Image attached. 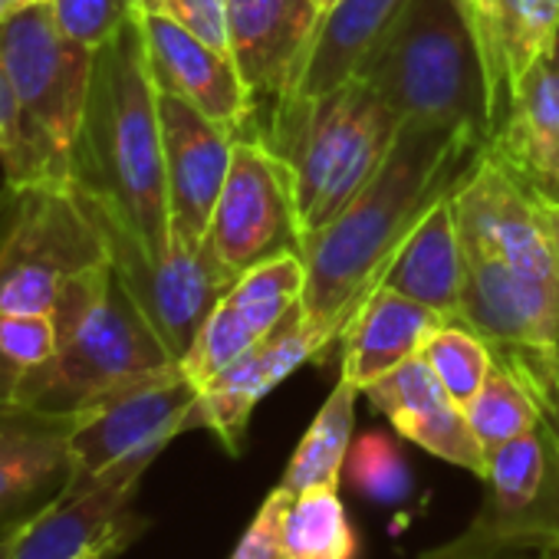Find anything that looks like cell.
<instances>
[{
    "mask_svg": "<svg viewBox=\"0 0 559 559\" xmlns=\"http://www.w3.org/2000/svg\"><path fill=\"white\" fill-rule=\"evenodd\" d=\"M162 158L171 234L188 243H204L214 204L227 181L237 135L207 119L188 99L158 90Z\"/></svg>",
    "mask_w": 559,
    "mask_h": 559,
    "instance_id": "e0dca14e",
    "label": "cell"
},
{
    "mask_svg": "<svg viewBox=\"0 0 559 559\" xmlns=\"http://www.w3.org/2000/svg\"><path fill=\"white\" fill-rule=\"evenodd\" d=\"M290 500L294 490L276 484V490H270V497L260 503L257 516L237 539L230 559H284V516Z\"/></svg>",
    "mask_w": 559,
    "mask_h": 559,
    "instance_id": "d590c367",
    "label": "cell"
},
{
    "mask_svg": "<svg viewBox=\"0 0 559 559\" xmlns=\"http://www.w3.org/2000/svg\"><path fill=\"white\" fill-rule=\"evenodd\" d=\"M204 243L234 273L287 250L304 253L287 165L260 139L240 135L234 142L227 181L214 204Z\"/></svg>",
    "mask_w": 559,
    "mask_h": 559,
    "instance_id": "7c38bea8",
    "label": "cell"
},
{
    "mask_svg": "<svg viewBox=\"0 0 559 559\" xmlns=\"http://www.w3.org/2000/svg\"><path fill=\"white\" fill-rule=\"evenodd\" d=\"M546 63L559 73V27H556V37H552V47H549V60Z\"/></svg>",
    "mask_w": 559,
    "mask_h": 559,
    "instance_id": "ab89813d",
    "label": "cell"
},
{
    "mask_svg": "<svg viewBox=\"0 0 559 559\" xmlns=\"http://www.w3.org/2000/svg\"><path fill=\"white\" fill-rule=\"evenodd\" d=\"M464 276H467L464 240L457 230L454 204L451 198H444L402 240V247L382 270L376 290L379 287L395 290L408 300L438 310L448 320H457Z\"/></svg>",
    "mask_w": 559,
    "mask_h": 559,
    "instance_id": "d4e9b609",
    "label": "cell"
},
{
    "mask_svg": "<svg viewBox=\"0 0 559 559\" xmlns=\"http://www.w3.org/2000/svg\"><path fill=\"white\" fill-rule=\"evenodd\" d=\"M451 323L438 310L395 290H372L343 330V379L366 392L372 382L425 353V343Z\"/></svg>",
    "mask_w": 559,
    "mask_h": 559,
    "instance_id": "cb8c5ba5",
    "label": "cell"
},
{
    "mask_svg": "<svg viewBox=\"0 0 559 559\" xmlns=\"http://www.w3.org/2000/svg\"><path fill=\"white\" fill-rule=\"evenodd\" d=\"M330 346L333 340L313 323H307L304 307H297L266 340L250 346L243 356H237L198 389L188 431L207 428L230 454H237L260 399H266L287 376L323 356Z\"/></svg>",
    "mask_w": 559,
    "mask_h": 559,
    "instance_id": "9a60e30c",
    "label": "cell"
},
{
    "mask_svg": "<svg viewBox=\"0 0 559 559\" xmlns=\"http://www.w3.org/2000/svg\"><path fill=\"white\" fill-rule=\"evenodd\" d=\"M408 4L412 0H336V4L320 17L317 37L307 50L294 96H290L284 116H280L273 135L263 142L270 152L284 145L294 122L317 99L353 83L366 70V63L382 47V40L392 34V27L399 24V17L405 14Z\"/></svg>",
    "mask_w": 559,
    "mask_h": 559,
    "instance_id": "ffe728a7",
    "label": "cell"
},
{
    "mask_svg": "<svg viewBox=\"0 0 559 559\" xmlns=\"http://www.w3.org/2000/svg\"><path fill=\"white\" fill-rule=\"evenodd\" d=\"M539 559H559V549H552V552H546V556H539Z\"/></svg>",
    "mask_w": 559,
    "mask_h": 559,
    "instance_id": "7bdbcfd3",
    "label": "cell"
},
{
    "mask_svg": "<svg viewBox=\"0 0 559 559\" xmlns=\"http://www.w3.org/2000/svg\"><path fill=\"white\" fill-rule=\"evenodd\" d=\"M0 53L37 152L57 181H73V145L93 86L96 50L67 40L50 8L37 4L0 21Z\"/></svg>",
    "mask_w": 559,
    "mask_h": 559,
    "instance_id": "9c48e42d",
    "label": "cell"
},
{
    "mask_svg": "<svg viewBox=\"0 0 559 559\" xmlns=\"http://www.w3.org/2000/svg\"><path fill=\"white\" fill-rule=\"evenodd\" d=\"M530 191V188H526ZM533 204H536V214L543 221V234H546V247H549V257H552V266L559 273V201L556 198H546V194H536L530 191Z\"/></svg>",
    "mask_w": 559,
    "mask_h": 559,
    "instance_id": "74e56055",
    "label": "cell"
},
{
    "mask_svg": "<svg viewBox=\"0 0 559 559\" xmlns=\"http://www.w3.org/2000/svg\"><path fill=\"white\" fill-rule=\"evenodd\" d=\"M304 294L307 260L300 250L276 253L243 270L204 320L188 356L178 362L181 372L201 389L224 366H230L250 346L266 340L297 307H304Z\"/></svg>",
    "mask_w": 559,
    "mask_h": 559,
    "instance_id": "5bb4252c",
    "label": "cell"
},
{
    "mask_svg": "<svg viewBox=\"0 0 559 559\" xmlns=\"http://www.w3.org/2000/svg\"><path fill=\"white\" fill-rule=\"evenodd\" d=\"M0 168H4L8 185H27V181H57L44 155L37 152L21 99L14 93L4 53H0Z\"/></svg>",
    "mask_w": 559,
    "mask_h": 559,
    "instance_id": "d6a6232c",
    "label": "cell"
},
{
    "mask_svg": "<svg viewBox=\"0 0 559 559\" xmlns=\"http://www.w3.org/2000/svg\"><path fill=\"white\" fill-rule=\"evenodd\" d=\"M80 201L106 243V257L119 284L162 336L171 359L181 362L194 346L204 320L240 273L224 266L207 243H188L175 234L165 250H152L93 194L80 191Z\"/></svg>",
    "mask_w": 559,
    "mask_h": 559,
    "instance_id": "52a82bcc",
    "label": "cell"
},
{
    "mask_svg": "<svg viewBox=\"0 0 559 559\" xmlns=\"http://www.w3.org/2000/svg\"><path fill=\"white\" fill-rule=\"evenodd\" d=\"M106 260V243L73 181H4L0 310L50 317L73 280Z\"/></svg>",
    "mask_w": 559,
    "mask_h": 559,
    "instance_id": "5b68a950",
    "label": "cell"
},
{
    "mask_svg": "<svg viewBox=\"0 0 559 559\" xmlns=\"http://www.w3.org/2000/svg\"><path fill=\"white\" fill-rule=\"evenodd\" d=\"M369 405L382 412L392 428L428 454L471 471L477 480L487 471V451L480 448L464 405H457L438 382L425 356H415L372 382L366 392Z\"/></svg>",
    "mask_w": 559,
    "mask_h": 559,
    "instance_id": "7402d4cb",
    "label": "cell"
},
{
    "mask_svg": "<svg viewBox=\"0 0 559 559\" xmlns=\"http://www.w3.org/2000/svg\"><path fill=\"white\" fill-rule=\"evenodd\" d=\"M493 362L513 372L539 412V425L559 457V346L556 349H490Z\"/></svg>",
    "mask_w": 559,
    "mask_h": 559,
    "instance_id": "836d02e7",
    "label": "cell"
},
{
    "mask_svg": "<svg viewBox=\"0 0 559 559\" xmlns=\"http://www.w3.org/2000/svg\"><path fill=\"white\" fill-rule=\"evenodd\" d=\"M484 148L487 142L467 126L402 122L376 178L304 247L307 323L340 343L402 240L438 201L457 191Z\"/></svg>",
    "mask_w": 559,
    "mask_h": 559,
    "instance_id": "6da1fadb",
    "label": "cell"
},
{
    "mask_svg": "<svg viewBox=\"0 0 559 559\" xmlns=\"http://www.w3.org/2000/svg\"><path fill=\"white\" fill-rule=\"evenodd\" d=\"M451 204L464 247L484 250L543 284H559L530 191L487 148L451 194Z\"/></svg>",
    "mask_w": 559,
    "mask_h": 559,
    "instance_id": "2e32d148",
    "label": "cell"
},
{
    "mask_svg": "<svg viewBox=\"0 0 559 559\" xmlns=\"http://www.w3.org/2000/svg\"><path fill=\"white\" fill-rule=\"evenodd\" d=\"M313 4H317V8H320L323 14H326V11H330V8L336 4V0H313Z\"/></svg>",
    "mask_w": 559,
    "mask_h": 559,
    "instance_id": "b9f144b4",
    "label": "cell"
},
{
    "mask_svg": "<svg viewBox=\"0 0 559 559\" xmlns=\"http://www.w3.org/2000/svg\"><path fill=\"white\" fill-rule=\"evenodd\" d=\"M47 8L57 31L90 50L109 44L139 14L135 0H47Z\"/></svg>",
    "mask_w": 559,
    "mask_h": 559,
    "instance_id": "e575fe53",
    "label": "cell"
},
{
    "mask_svg": "<svg viewBox=\"0 0 559 559\" xmlns=\"http://www.w3.org/2000/svg\"><path fill=\"white\" fill-rule=\"evenodd\" d=\"M148 67L162 93H175L237 139L250 129V96L230 53L204 44L168 14H139Z\"/></svg>",
    "mask_w": 559,
    "mask_h": 559,
    "instance_id": "44dd1931",
    "label": "cell"
},
{
    "mask_svg": "<svg viewBox=\"0 0 559 559\" xmlns=\"http://www.w3.org/2000/svg\"><path fill=\"white\" fill-rule=\"evenodd\" d=\"M139 14H152V11H162V0H135Z\"/></svg>",
    "mask_w": 559,
    "mask_h": 559,
    "instance_id": "60d3db41",
    "label": "cell"
},
{
    "mask_svg": "<svg viewBox=\"0 0 559 559\" xmlns=\"http://www.w3.org/2000/svg\"><path fill=\"white\" fill-rule=\"evenodd\" d=\"M356 80H366L402 122L467 126L490 142L464 0H412Z\"/></svg>",
    "mask_w": 559,
    "mask_h": 559,
    "instance_id": "3957f363",
    "label": "cell"
},
{
    "mask_svg": "<svg viewBox=\"0 0 559 559\" xmlns=\"http://www.w3.org/2000/svg\"><path fill=\"white\" fill-rule=\"evenodd\" d=\"M73 185L106 204L152 250L171 243L158 86L139 14L96 50L93 86L73 145Z\"/></svg>",
    "mask_w": 559,
    "mask_h": 559,
    "instance_id": "7a4b0ae2",
    "label": "cell"
},
{
    "mask_svg": "<svg viewBox=\"0 0 559 559\" xmlns=\"http://www.w3.org/2000/svg\"><path fill=\"white\" fill-rule=\"evenodd\" d=\"M464 257L467 276L454 323L471 326L490 349L559 346V284H543L474 247H464Z\"/></svg>",
    "mask_w": 559,
    "mask_h": 559,
    "instance_id": "ac0fdd59",
    "label": "cell"
},
{
    "mask_svg": "<svg viewBox=\"0 0 559 559\" xmlns=\"http://www.w3.org/2000/svg\"><path fill=\"white\" fill-rule=\"evenodd\" d=\"M204 44L230 53V31H227V0H162V11Z\"/></svg>",
    "mask_w": 559,
    "mask_h": 559,
    "instance_id": "8d00e7d4",
    "label": "cell"
},
{
    "mask_svg": "<svg viewBox=\"0 0 559 559\" xmlns=\"http://www.w3.org/2000/svg\"><path fill=\"white\" fill-rule=\"evenodd\" d=\"M37 4H47V0H0V21H8L27 8H37Z\"/></svg>",
    "mask_w": 559,
    "mask_h": 559,
    "instance_id": "f35d334b",
    "label": "cell"
},
{
    "mask_svg": "<svg viewBox=\"0 0 559 559\" xmlns=\"http://www.w3.org/2000/svg\"><path fill=\"white\" fill-rule=\"evenodd\" d=\"M359 395L362 392L340 376L330 399L317 412L310 431L297 444L284 477H280V484H284L287 490L300 493V490H313V487H340L343 484L346 457L353 448L356 399Z\"/></svg>",
    "mask_w": 559,
    "mask_h": 559,
    "instance_id": "4316f807",
    "label": "cell"
},
{
    "mask_svg": "<svg viewBox=\"0 0 559 559\" xmlns=\"http://www.w3.org/2000/svg\"><path fill=\"white\" fill-rule=\"evenodd\" d=\"M471 523L421 559H513L559 549V457L543 425L487 454Z\"/></svg>",
    "mask_w": 559,
    "mask_h": 559,
    "instance_id": "ba28073f",
    "label": "cell"
},
{
    "mask_svg": "<svg viewBox=\"0 0 559 559\" xmlns=\"http://www.w3.org/2000/svg\"><path fill=\"white\" fill-rule=\"evenodd\" d=\"M399 129V112L366 80L333 90L294 122L273 155L284 158L290 175L300 247L326 230L376 178Z\"/></svg>",
    "mask_w": 559,
    "mask_h": 559,
    "instance_id": "277c9868",
    "label": "cell"
},
{
    "mask_svg": "<svg viewBox=\"0 0 559 559\" xmlns=\"http://www.w3.org/2000/svg\"><path fill=\"white\" fill-rule=\"evenodd\" d=\"M194 402L198 385L181 372V366H168L99 395L73 415V477L67 487L86 484L129 461H155L171 438L188 431Z\"/></svg>",
    "mask_w": 559,
    "mask_h": 559,
    "instance_id": "30bf717a",
    "label": "cell"
},
{
    "mask_svg": "<svg viewBox=\"0 0 559 559\" xmlns=\"http://www.w3.org/2000/svg\"><path fill=\"white\" fill-rule=\"evenodd\" d=\"M421 356L428 359L438 382L448 389V395L457 405H467L477 395V389L484 385V379L490 376V369H493V353H490L487 340L477 336L471 326L454 323V320L444 323L425 343Z\"/></svg>",
    "mask_w": 559,
    "mask_h": 559,
    "instance_id": "f546056e",
    "label": "cell"
},
{
    "mask_svg": "<svg viewBox=\"0 0 559 559\" xmlns=\"http://www.w3.org/2000/svg\"><path fill=\"white\" fill-rule=\"evenodd\" d=\"M467 27L484 76L490 139L523 83L549 60L559 27V0H464Z\"/></svg>",
    "mask_w": 559,
    "mask_h": 559,
    "instance_id": "d6986e66",
    "label": "cell"
},
{
    "mask_svg": "<svg viewBox=\"0 0 559 559\" xmlns=\"http://www.w3.org/2000/svg\"><path fill=\"white\" fill-rule=\"evenodd\" d=\"M168 366L178 362L112 273L99 300L60 333L53 356L31 369L17 402L44 415L73 418L99 395Z\"/></svg>",
    "mask_w": 559,
    "mask_h": 559,
    "instance_id": "8992f818",
    "label": "cell"
},
{
    "mask_svg": "<svg viewBox=\"0 0 559 559\" xmlns=\"http://www.w3.org/2000/svg\"><path fill=\"white\" fill-rule=\"evenodd\" d=\"M343 474H346L349 487L372 503H402L412 493L408 461H405L402 448L382 431H366L349 448Z\"/></svg>",
    "mask_w": 559,
    "mask_h": 559,
    "instance_id": "4dcf8cb0",
    "label": "cell"
},
{
    "mask_svg": "<svg viewBox=\"0 0 559 559\" xmlns=\"http://www.w3.org/2000/svg\"><path fill=\"white\" fill-rule=\"evenodd\" d=\"M70 428L73 418L21 402L0 408V526L14 530L67 490L73 477Z\"/></svg>",
    "mask_w": 559,
    "mask_h": 559,
    "instance_id": "603a6c76",
    "label": "cell"
},
{
    "mask_svg": "<svg viewBox=\"0 0 559 559\" xmlns=\"http://www.w3.org/2000/svg\"><path fill=\"white\" fill-rule=\"evenodd\" d=\"M487 152L523 188L559 201V73L549 63L523 83Z\"/></svg>",
    "mask_w": 559,
    "mask_h": 559,
    "instance_id": "484cf974",
    "label": "cell"
},
{
    "mask_svg": "<svg viewBox=\"0 0 559 559\" xmlns=\"http://www.w3.org/2000/svg\"><path fill=\"white\" fill-rule=\"evenodd\" d=\"M57 349V323L50 317H27L0 310V408L14 405L34 366Z\"/></svg>",
    "mask_w": 559,
    "mask_h": 559,
    "instance_id": "1f68e13d",
    "label": "cell"
},
{
    "mask_svg": "<svg viewBox=\"0 0 559 559\" xmlns=\"http://www.w3.org/2000/svg\"><path fill=\"white\" fill-rule=\"evenodd\" d=\"M148 467L152 461H129L67 487L8 533L0 559H116L145 530L132 500Z\"/></svg>",
    "mask_w": 559,
    "mask_h": 559,
    "instance_id": "8fae6325",
    "label": "cell"
},
{
    "mask_svg": "<svg viewBox=\"0 0 559 559\" xmlns=\"http://www.w3.org/2000/svg\"><path fill=\"white\" fill-rule=\"evenodd\" d=\"M464 415L487 454L539 425V412H536L533 399L513 379V372L503 369L500 362H493V369L484 379V385L477 389V395L464 405Z\"/></svg>",
    "mask_w": 559,
    "mask_h": 559,
    "instance_id": "f1b7e54d",
    "label": "cell"
},
{
    "mask_svg": "<svg viewBox=\"0 0 559 559\" xmlns=\"http://www.w3.org/2000/svg\"><path fill=\"white\" fill-rule=\"evenodd\" d=\"M359 536L340 487L294 493L284 516V559H356Z\"/></svg>",
    "mask_w": 559,
    "mask_h": 559,
    "instance_id": "83f0119b",
    "label": "cell"
},
{
    "mask_svg": "<svg viewBox=\"0 0 559 559\" xmlns=\"http://www.w3.org/2000/svg\"><path fill=\"white\" fill-rule=\"evenodd\" d=\"M323 11L313 0H227L230 57L250 96V139L266 142L300 80Z\"/></svg>",
    "mask_w": 559,
    "mask_h": 559,
    "instance_id": "4fadbf2b",
    "label": "cell"
}]
</instances>
